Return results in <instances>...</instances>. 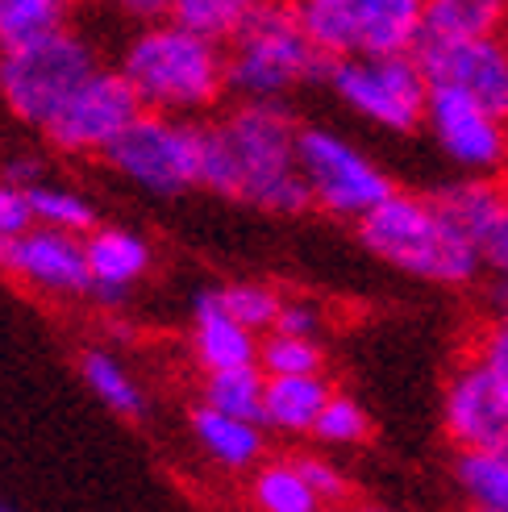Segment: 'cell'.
Wrapping results in <instances>:
<instances>
[{"label": "cell", "mask_w": 508, "mask_h": 512, "mask_svg": "<svg viewBox=\"0 0 508 512\" xmlns=\"http://www.w3.org/2000/svg\"><path fill=\"white\" fill-rule=\"evenodd\" d=\"M296 130L292 109L271 100H238L217 121H200V188L271 217L304 213Z\"/></svg>", "instance_id": "obj_1"}, {"label": "cell", "mask_w": 508, "mask_h": 512, "mask_svg": "<svg viewBox=\"0 0 508 512\" xmlns=\"http://www.w3.org/2000/svg\"><path fill=\"white\" fill-rule=\"evenodd\" d=\"M117 71L130 84L142 113L180 121L213 113L230 92L225 88V46L171 17L138 25L121 46Z\"/></svg>", "instance_id": "obj_2"}, {"label": "cell", "mask_w": 508, "mask_h": 512, "mask_svg": "<svg viewBox=\"0 0 508 512\" xmlns=\"http://www.w3.org/2000/svg\"><path fill=\"white\" fill-rule=\"evenodd\" d=\"M359 225V242L384 267L438 288H463L484 275L479 250L425 192H392Z\"/></svg>", "instance_id": "obj_3"}, {"label": "cell", "mask_w": 508, "mask_h": 512, "mask_svg": "<svg viewBox=\"0 0 508 512\" xmlns=\"http://www.w3.org/2000/svg\"><path fill=\"white\" fill-rule=\"evenodd\" d=\"M325 71L329 59L313 46L296 9L284 0H271L225 42V88L238 100L284 105V96L325 80Z\"/></svg>", "instance_id": "obj_4"}, {"label": "cell", "mask_w": 508, "mask_h": 512, "mask_svg": "<svg viewBox=\"0 0 508 512\" xmlns=\"http://www.w3.org/2000/svg\"><path fill=\"white\" fill-rule=\"evenodd\" d=\"M100 67H105L100 46L80 25H63L55 34L0 46V100L21 125L42 130L63 100Z\"/></svg>", "instance_id": "obj_5"}, {"label": "cell", "mask_w": 508, "mask_h": 512, "mask_svg": "<svg viewBox=\"0 0 508 512\" xmlns=\"http://www.w3.org/2000/svg\"><path fill=\"white\" fill-rule=\"evenodd\" d=\"M304 34L329 63L413 55L425 0H292Z\"/></svg>", "instance_id": "obj_6"}, {"label": "cell", "mask_w": 508, "mask_h": 512, "mask_svg": "<svg viewBox=\"0 0 508 512\" xmlns=\"http://www.w3.org/2000/svg\"><path fill=\"white\" fill-rule=\"evenodd\" d=\"M296 167L304 192H309V209L342 221H363L396 192L392 175L363 146H354L329 125H300L296 130Z\"/></svg>", "instance_id": "obj_7"}, {"label": "cell", "mask_w": 508, "mask_h": 512, "mask_svg": "<svg viewBox=\"0 0 508 512\" xmlns=\"http://www.w3.org/2000/svg\"><path fill=\"white\" fill-rule=\"evenodd\" d=\"M105 163L138 192L163 200L184 196L200 188V121L138 113L130 130L109 146Z\"/></svg>", "instance_id": "obj_8"}, {"label": "cell", "mask_w": 508, "mask_h": 512, "mask_svg": "<svg viewBox=\"0 0 508 512\" xmlns=\"http://www.w3.org/2000/svg\"><path fill=\"white\" fill-rule=\"evenodd\" d=\"M325 84L342 100V109L388 134H417L425 121L429 84L413 55L338 59L329 63Z\"/></svg>", "instance_id": "obj_9"}, {"label": "cell", "mask_w": 508, "mask_h": 512, "mask_svg": "<svg viewBox=\"0 0 508 512\" xmlns=\"http://www.w3.org/2000/svg\"><path fill=\"white\" fill-rule=\"evenodd\" d=\"M138 113L142 109H138L130 84L121 80V71L117 67H100L63 100L59 113L50 117L38 134L46 138L50 150H59V155L105 159L109 146L130 130Z\"/></svg>", "instance_id": "obj_10"}, {"label": "cell", "mask_w": 508, "mask_h": 512, "mask_svg": "<svg viewBox=\"0 0 508 512\" xmlns=\"http://www.w3.org/2000/svg\"><path fill=\"white\" fill-rule=\"evenodd\" d=\"M413 59L429 88L454 92L508 125V42L463 38V42H417Z\"/></svg>", "instance_id": "obj_11"}, {"label": "cell", "mask_w": 508, "mask_h": 512, "mask_svg": "<svg viewBox=\"0 0 508 512\" xmlns=\"http://www.w3.org/2000/svg\"><path fill=\"white\" fill-rule=\"evenodd\" d=\"M442 429L454 450H479V454L508 458V383L467 358L446 379Z\"/></svg>", "instance_id": "obj_12"}, {"label": "cell", "mask_w": 508, "mask_h": 512, "mask_svg": "<svg viewBox=\"0 0 508 512\" xmlns=\"http://www.w3.org/2000/svg\"><path fill=\"white\" fill-rule=\"evenodd\" d=\"M421 125L463 175H492L508 159V125L454 92L429 88Z\"/></svg>", "instance_id": "obj_13"}, {"label": "cell", "mask_w": 508, "mask_h": 512, "mask_svg": "<svg viewBox=\"0 0 508 512\" xmlns=\"http://www.w3.org/2000/svg\"><path fill=\"white\" fill-rule=\"evenodd\" d=\"M0 271L13 284L30 288L50 300L88 296V267H84V238L55 234V229H30L13 242H0Z\"/></svg>", "instance_id": "obj_14"}, {"label": "cell", "mask_w": 508, "mask_h": 512, "mask_svg": "<svg viewBox=\"0 0 508 512\" xmlns=\"http://www.w3.org/2000/svg\"><path fill=\"white\" fill-rule=\"evenodd\" d=\"M84 267L88 296L100 304H125L155 267V246L130 225H96L84 238Z\"/></svg>", "instance_id": "obj_15"}, {"label": "cell", "mask_w": 508, "mask_h": 512, "mask_svg": "<svg viewBox=\"0 0 508 512\" xmlns=\"http://www.w3.org/2000/svg\"><path fill=\"white\" fill-rule=\"evenodd\" d=\"M188 350H192V363L200 367V375L259 367V338L221 309V304L213 300V288H205L192 300Z\"/></svg>", "instance_id": "obj_16"}, {"label": "cell", "mask_w": 508, "mask_h": 512, "mask_svg": "<svg viewBox=\"0 0 508 512\" xmlns=\"http://www.w3.org/2000/svg\"><path fill=\"white\" fill-rule=\"evenodd\" d=\"M188 433L200 458L225 475H250L267 458V429L259 421H238V417L213 413L205 404H192Z\"/></svg>", "instance_id": "obj_17"}, {"label": "cell", "mask_w": 508, "mask_h": 512, "mask_svg": "<svg viewBox=\"0 0 508 512\" xmlns=\"http://www.w3.org/2000/svg\"><path fill=\"white\" fill-rule=\"evenodd\" d=\"M267 379V375H263ZM334 392L325 375H296V379H267L263 383V429L284 438H313V425Z\"/></svg>", "instance_id": "obj_18"}, {"label": "cell", "mask_w": 508, "mask_h": 512, "mask_svg": "<svg viewBox=\"0 0 508 512\" xmlns=\"http://www.w3.org/2000/svg\"><path fill=\"white\" fill-rule=\"evenodd\" d=\"M508 25V0H425L421 42L496 38Z\"/></svg>", "instance_id": "obj_19"}, {"label": "cell", "mask_w": 508, "mask_h": 512, "mask_svg": "<svg viewBox=\"0 0 508 512\" xmlns=\"http://www.w3.org/2000/svg\"><path fill=\"white\" fill-rule=\"evenodd\" d=\"M80 379L88 383V392L117 413L121 421H142L146 417V388L138 383V375L121 363V358L105 346H92L80 354Z\"/></svg>", "instance_id": "obj_20"}, {"label": "cell", "mask_w": 508, "mask_h": 512, "mask_svg": "<svg viewBox=\"0 0 508 512\" xmlns=\"http://www.w3.org/2000/svg\"><path fill=\"white\" fill-rule=\"evenodd\" d=\"M246 500L254 512H321V500L304 483L296 454L292 458H263L246 475Z\"/></svg>", "instance_id": "obj_21"}, {"label": "cell", "mask_w": 508, "mask_h": 512, "mask_svg": "<svg viewBox=\"0 0 508 512\" xmlns=\"http://www.w3.org/2000/svg\"><path fill=\"white\" fill-rule=\"evenodd\" d=\"M425 196L434 200L442 209V217H450L471 242H479V234H484L488 221L500 209L504 188L496 184L492 175H459V179H446V184H438L434 192H425Z\"/></svg>", "instance_id": "obj_22"}, {"label": "cell", "mask_w": 508, "mask_h": 512, "mask_svg": "<svg viewBox=\"0 0 508 512\" xmlns=\"http://www.w3.org/2000/svg\"><path fill=\"white\" fill-rule=\"evenodd\" d=\"M30 196V213H34V225L38 229H55V234H71V238H88L92 229L100 225L92 200L71 188V184H59V179H38V184L25 188Z\"/></svg>", "instance_id": "obj_23"}, {"label": "cell", "mask_w": 508, "mask_h": 512, "mask_svg": "<svg viewBox=\"0 0 508 512\" xmlns=\"http://www.w3.org/2000/svg\"><path fill=\"white\" fill-rule=\"evenodd\" d=\"M454 488L471 512H508V458L459 450L454 454Z\"/></svg>", "instance_id": "obj_24"}, {"label": "cell", "mask_w": 508, "mask_h": 512, "mask_svg": "<svg viewBox=\"0 0 508 512\" xmlns=\"http://www.w3.org/2000/svg\"><path fill=\"white\" fill-rule=\"evenodd\" d=\"M263 371L259 367H238V371H217L200 379V400L213 413L238 417V421H259L263 417ZM263 425V421H259Z\"/></svg>", "instance_id": "obj_25"}, {"label": "cell", "mask_w": 508, "mask_h": 512, "mask_svg": "<svg viewBox=\"0 0 508 512\" xmlns=\"http://www.w3.org/2000/svg\"><path fill=\"white\" fill-rule=\"evenodd\" d=\"M267 5L271 0H171V21H180V25H188V30L225 46L254 13L267 9Z\"/></svg>", "instance_id": "obj_26"}, {"label": "cell", "mask_w": 508, "mask_h": 512, "mask_svg": "<svg viewBox=\"0 0 508 512\" xmlns=\"http://www.w3.org/2000/svg\"><path fill=\"white\" fill-rule=\"evenodd\" d=\"M80 0H0V46H17L71 25Z\"/></svg>", "instance_id": "obj_27"}, {"label": "cell", "mask_w": 508, "mask_h": 512, "mask_svg": "<svg viewBox=\"0 0 508 512\" xmlns=\"http://www.w3.org/2000/svg\"><path fill=\"white\" fill-rule=\"evenodd\" d=\"M213 300L242 329H250L254 338L271 334L275 317H279V304H284V296H279L271 284H259V279H234V284H221V288H213Z\"/></svg>", "instance_id": "obj_28"}, {"label": "cell", "mask_w": 508, "mask_h": 512, "mask_svg": "<svg viewBox=\"0 0 508 512\" xmlns=\"http://www.w3.org/2000/svg\"><path fill=\"white\" fill-rule=\"evenodd\" d=\"M259 371L267 379H296V375H325V346L317 338L267 334L259 338Z\"/></svg>", "instance_id": "obj_29"}, {"label": "cell", "mask_w": 508, "mask_h": 512, "mask_svg": "<svg viewBox=\"0 0 508 512\" xmlns=\"http://www.w3.org/2000/svg\"><path fill=\"white\" fill-rule=\"evenodd\" d=\"M313 438L329 450H350V446H363L371 438V413L354 400L350 392H329L321 417L313 425Z\"/></svg>", "instance_id": "obj_30"}, {"label": "cell", "mask_w": 508, "mask_h": 512, "mask_svg": "<svg viewBox=\"0 0 508 512\" xmlns=\"http://www.w3.org/2000/svg\"><path fill=\"white\" fill-rule=\"evenodd\" d=\"M475 250H479V267H484L496 279V288L508 296V188H504V200H500L496 217L488 221L484 234H479ZM504 309H508V300H504Z\"/></svg>", "instance_id": "obj_31"}, {"label": "cell", "mask_w": 508, "mask_h": 512, "mask_svg": "<svg viewBox=\"0 0 508 512\" xmlns=\"http://www.w3.org/2000/svg\"><path fill=\"white\" fill-rule=\"evenodd\" d=\"M296 467L304 475V483L313 488V496L321 500V508H342L350 496V479L346 471L325 454H296Z\"/></svg>", "instance_id": "obj_32"}, {"label": "cell", "mask_w": 508, "mask_h": 512, "mask_svg": "<svg viewBox=\"0 0 508 512\" xmlns=\"http://www.w3.org/2000/svg\"><path fill=\"white\" fill-rule=\"evenodd\" d=\"M471 363H479L508 383V309H500L492 321L479 325V334L471 342Z\"/></svg>", "instance_id": "obj_33"}, {"label": "cell", "mask_w": 508, "mask_h": 512, "mask_svg": "<svg viewBox=\"0 0 508 512\" xmlns=\"http://www.w3.org/2000/svg\"><path fill=\"white\" fill-rule=\"evenodd\" d=\"M34 229V213H30V196L21 184L0 175V242H13L21 234Z\"/></svg>", "instance_id": "obj_34"}, {"label": "cell", "mask_w": 508, "mask_h": 512, "mask_svg": "<svg viewBox=\"0 0 508 512\" xmlns=\"http://www.w3.org/2000/svg\"><path fill=\"white\" fill-rule=\"evenodd\" d=\"M321 325H325V317H321V309H317L313 300L284 296L271 334H292V338H317V342H321Z\"/></svg>", "instance_id": "obj_35"}, {"label": "cell", "mask_w": 508, "mask_h": 512, "mask_svg": "<svg viewBox=\"0 0 508 512\" xmlns=\"http://www.w3.org/2000/svg\"><path fill=\"white\" fill-rule=\"evenodd\" d=\"M117 21H130L134 30L138 25H155L171 17V0H100Z\"/></svg>", "instance_id": "obj_36"}, {"label": "cell", "mask_w": 508, "mask_h": 512, "mask_svg": "<svg viewBox=\"0 0 508 512\" xmlns=\"http://www.w3.org/2000/svg\"><path fill=\"white\" fill-rule=\"evenodd\" d=\"M350 512H392V508H379V504H359V508H350Z\"/></svg>", "instance_id": "obj_37"}, {"label": "cell", "mask_w": 508, "mask_h": 512, "mask_svg": "<svg viewBox=\"0 0 508 512\" xmlns=\"http://www.w3.org/2000/svg\"><path fill=\"white\" fill-rule=\"evenodd\" d=\"M321 512H350V508H321Z\"/></svg>", "instance_id": "obj_38"}, {"label": "cell", "mask_w": 508, "mask_h": 512, "mask_svg": "<svg viewBox=\"0 0 508 512\" xmlns=\"http://www.w3.org/2000/svg\"><path fill=\"white\" fill-rule=\"evenodd\" d=\"M0 512H13V508H9V504H5V500H0Z\"/></svg>", "instance_id": "obj_39"}, {"label": "cell", "mask_w": 508, "mask_h": 512, "mask_svg": "<svg viewBox=\"0 0 508 512\" xmlns=\"http://www.w3.org/2000/svg\"><path fill=\"white\" fill-rule=\"evenodd\" d=\"M463 512H471V508H463Z\"/></svg>", "instance_id": "obj_40"}]
</instances>
